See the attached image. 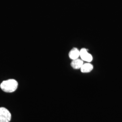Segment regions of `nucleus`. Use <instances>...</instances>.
Returning <instances> with one entry per match:
<instances>
[{"label":"nucleus","mask_w":122,"mask_h":122,"mask_svg":"<svg viewBox=\"0 0 122 122\" xmlns=\"http://www.w3.org/2000/svg\"><path fill=\"white\" fill-rule=\"evenodd\" d=\"M11 113L4 107L0 108V122H9L11 120Z\"/></svg>","instance_id":"obj_2"},{"label":"nucleus","mask_w":122,"mask_h":122,"mask_svg":"<svg viewBox=\"0 0 122 122\" xmlns=\"http://www.w3.org/2000/svg\"><path fill=\"white\" fill-rule=\"evenodd\" d=\"M18 83L14 79H9L2 81L0 85L1 90L5 92L12 93L16 91L17 88Z\"/></svg>","instance_id":"obj_1"},{"label":"nucleus","mask_w":122,"mask_h":122,"mask_svg":"<svg viewBox=\"0 0 122 122\" xmlns=\"http://www.w3.org/2000/svg\"><path fill=\"white\" fill-rule=\"evenodd\" d=\"M83 64L82 60H80L77 58L75 60H72L71 62V66L74 69H78L81 68Z\"/></svg>","instance_id":"obj_4"},{"label":"nucleus","mask_w":122,"mask_h":122,"mask_svg":"<svg viewBox=\"0 0 122 122\" xmlns=\"http://www.w3.org/2000/svg\"><path fill=\"white\" fill-rule=\"evenodd\" d=\"M80 56L83 61L87 62H91L92 61L93 57L92 55L88 53L87 49L86 48H82L80 51Z\"/></svg>","instance_id":"obj_3"},{"label":"nucleus","mask_w":122,"mask_h":122,"mask_svg":"<svg viewBox=\"0 0 122 122\" xmlns=\"http://www.w3.org/2000/svg\"><path fill=\"white\" fill-rule=\"evenodd\" d=\"M93 69V66L91 63H87L83 64L81 68V71L82 73H88Z\"/></svg>","instance_id":"obj_6"},{"label":"nucleus","mask_w":122,"mask_h":122,"mask_svg":"<svg viewBox=\"0 0 122 122\" xmlns=\"http://www.w3.org/2000/svg\"><path fill=\"white\" fill-rule=\"evenodd\" d=\"M80 56V51L77 48H73L69 53V57L71 59H77Z\"/></svg>","instance_id":"obj_5"}]
</instances>
